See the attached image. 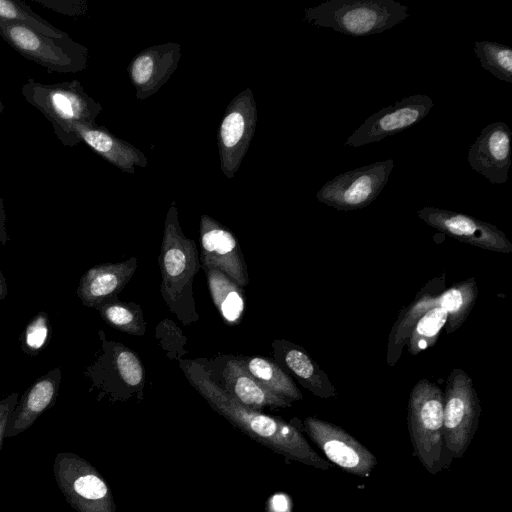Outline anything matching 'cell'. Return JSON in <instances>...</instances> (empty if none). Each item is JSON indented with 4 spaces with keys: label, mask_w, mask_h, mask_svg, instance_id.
<instances>
[{
    "label": "cell",
    "mask_w": 512,
    "mask_h": 512,
    "mask_svg": "<svg viewBox=\"0 0 512 512\" xmlns=\"http://www.w3.org/2000/svg\"><path fill=\"white\" fill-rule=\"evenodd\" d=\"M182 363L185 376L210 407L252 440L291 461L320 470L333 468L334 465L311 447L295 425L240 404L212 380L201 364L194 361Z\"/></svg>",
    "instance_id": "1"
},
{
    "label": "cell",
    "mask_w": 512,
    "mask_h": 512,
    "mask_svg": "<svg viewBox=\"0 0 512 512\" xmlns=\"http://www.w3.org/2000/svg\"><path fill=\"white\" fill-rule=\"evenodd\" d=\"M159 264L161 293L169 309L184 325L197 321L192 283L200 268V259L195 242L182 232L175 202L167 212Z\"/></svg>",
    "instance_id": "2"
},
{
    "label": "cell",
    "mask_w": 512,
    "mask_h": 512,
    "mask_svg": "<svg viewBox=\"0 0 512 512\" xmlns=\"http://www.w3.org/2000/svg\"><path fill=\"white\" fill-rule=\"evenodd\" d=\"M21 91L25 100L51 122L56 137L65 146L80 144L73 127L95 125L102 111L100 103L84 91L78 80L43 84L29 78Z\"/></svg>",
    "instance_id": "3"
},
{
    "label": "cell",
    "mask_w": 512,
    "mask_h": 512,
    "mask_svg": "<svg viewBox=\"0 0 512 512\" xmlns=\"http://www.w3.org/2000/svg\"><path fill=\"white\" fill-rule=\"evenodd\" d=\"M408 6L394 0H327L304 10V20L361 37L382 33L409 17Z\"/></svg>",
    "instance_id": "4"
},
{
    "label": "cell",
    "mask_w": 512,
    "mask_h": 512,
    "mask_svg": "<svg viewBox=\"0 0 512 512\" xmlns=\"http://www.w3.org/2000/svg\"><path fill=\"white\" fill-rule=\"evenodd\" d=\"M407 424L414 456L426 471L436 475L446 468L443 431V391L428 379L419 380L408 401Z\"/></svg>",
    "instance_id": "5"
},
{
    "label": "cell",
    "mask_w": 512,
    "mask_h": 512,
    "mask_svg": "<svg viewBox=\"0 0 512 512\" xmlns=\"http://www.w3.org/2000/svg\"><path fill=\"white\" fill-rule=\"evenodd\" d=\"M480 414L472 378L464 370L454 368L443 393L444 444L449 459L464 456L477 431Z\"/></svg>",
    "instance_id": "6"
},
{
    "label": "cell",
    "mask_w": 512,
    "mask_h": 512,
    "mask_svg": "<svg viewBox=\"0 0 512 512\" xmlns=\"http://www.w3.org/2000/svg\"><path fill=\"white\" fill-rule=\"evenodd\" d=\"M0 36L21 56L45 67L49 73H77L88 65V48L70 37L51 38L3 20H0Z\"/></svg>",
    "instance_id": "7"
},
{
    "label": "cell",
    "mask_w": 512,
    "mask_h": 512,
    "mask_svg": "<svg viewBox=\"0 0 512 512\" xmlns=\"http://www.w3.org/2000/svg\"><path fill=\"white\" fill-rule=\"evenodd\" d=\"M53 473L66 501L77 512H117L109 485L81 456L71 452L56 454Z\"/></svg>",
    "instance_id": "8"
},
{
    "label": "cell",
    "mask_w": 512,
    "mask_h": 512,
    "mask_svg": "<svg viewBox=\"0 0 512 512\" xmlns=\"http://www.w3.org/2000/svg\"><path fill=\"white\" fill-rule=\"evenodd\" d=\"M393 167L394 160L388 159L341 173L326 182L316 198L339 211L364 208L381 193Z\"/></svg>",
    "instance_id": "9"
},
{
    "label": "cell",
    "mask_w": 512,
    "mask_h": 512,
    "mask_svg": "<svg viewBox=\"0 0 512 512\" xmlns=\"http://www.w3.org/2000/svg\"><path fill=\"white\" fill-rule=\"evenodd\" d=\"M302 429L327 461L349 474L366 478L377 465L376 456L338 425L309 416L304 419Z\"/></svg>",
    "instance_id": "10"
},
{
    "label": "cell",
    "mask_w": 512,
    "mask_h": 512,
    "mask_svg": "<svg viewBox=\"0 0 512 512\" xmlns=\"http://www.w3.org/2000/svg\"><path fill=\"white\" fill-rule=\"evenodd\" d=\"M256 120V103L247 88L230 102L219 127L220 167L227 178L238 171L253 138Z\"/></svg>",
    "instance_id": "11"
},
{
    "label": "cell",
    "mask_w": 512,
    "mask_h": 512,
    "mask_svg": "<svg viewBox=\"0 0 512 512\" xmlns=\"http://www.w3.org/2000/svg\"><path fill=\"white\" fill-rule=\"evenodd\" d=\"M434 106L422 94L405 97L369 116L346 140V147H360L378 142L406 130L423 120Z\"/></svg>",
    "instance_id": "12"
},
{
    "label": "cell",
    "mask_w": 512,
    "mask_h": 512,
    "mask_svg": "<svg viewBox=\"0 0 512 512\" xmlns=\"http://www.w3.org/2000/svg\"><path fill=\"white\" fill-rule=\"evenodd\" d=\"M417 217L461 242L499 253H511L512 243L496 226L472 216L436 207H423Z\"/></svg>",
    "instance_id": "13"
},
{
    "label": "cell",
    "mask_w": 512,
    "mask_h": 512,
    "mask_svg": "<svg viewBox=\"0 0 512 512\" xmlns=\"http://www.w3.org/2000/svg\"><path fill=\"white\" fill-rule=\"evenodd\" d=\"M200 262L204 269L226 274L241 288L248 284L246 264L233 234L208 215L200 221Z\"/></svg>",
    "instance_id": "14"
},
{
    "label": "cell",
    "mask_w": 512,
    "mask_h": 512,
    "mask_svg": "<svg viewBox=\"0 0 512 512\" xmlns=\"http://www.w3.org/2000/svg\"><path fill=\"white\" fill-rule=\"evenodd\" d=\"M512 132L504 122H493L482 129L470 145L467 161L491 184H504L512 164Z\"/></svg>",
    "instance_id": "15"
},
{
    "label": "cell",
    "mask_w": 512,
    "mask_h": 512,
    "mask_svg": "<svg viewBox=\"0 0 512 512\" xmlns=\"http://www.w3.org/2000/svg\"><path fill=\"white\" fill-rule=\"evenodd\" d=\"M181 47L177 43H165L140 52L129 64L128 72L136 88V98L152 96L167 82L177 68Z\"/></svg>",
    "instance_id": "16"
},
{
    "label": "cell",
    "mask_w": 512,
    "mask_h": 512,
    "mask_svg": "<svg viewBox=\"0 0 512 512\" xmlns=\"http://www.w3.org/2000/svg\"><path fill=\"white\" fill-rule=\"evenodd\" d=\"M137 267V260L130 258L120 263H105L91 267L81 277L76 294L86 307L116 300Z\"/></svg>",
    "instance_id": "17"
},
{
    "label": "cell",
    "mask_w": 512,
    "mask_h": 512,
    "mask_svg": "<svg viewBox=\"0 0 512 512\" xmlns=\"http://www.w3.org/2000/svg\"><path fill=\"white\" fill-rule=\"evenodd\" d=\"M61 370L54 368L39 377L23 394L10 413L4 437H14L27 430L36 419L53 406L58 396Z\"/></svg>",
    "instance_id": "18"
},
{
    "label": "cell",
    "mask_w": 512,
    "mask_h": 512,
    "mask_svg": "<svg viewBox=\"0 0 512 512\" xmlns=\"http://www.w3.org/2000/svg\"><path fill=\"white\" fill-rule=\"evenodd\" d=\"M73 131L80 143L84 142L123 172L134 173L135 166L146 167L148 164L142 151L113 135L103 126L76 124Z\"/></svg>",
    "instance_id": "19"
},
{
    "label": "cell",
    "mask_w": 512,
    "mask_h": 512,
    "mask_svg": "<svg viewBox=\"0 0 512 512\" xmlns=\"http://www.w3.org/2000/svg\"><path fill=\"white\" fill-rule=\"evenodd\" d=\"M226 391L240 404L260 411L264 407L286 408L291 401L281 397L252 376L242 361L232 359L223 371Z\"/></svg>",
    "instance_id": "20"
},
{
    "label": "cell",
    "mask_w": 512,
    "mask_h": 512,
    "mask_svg": "<svg viewBox=\"0 0 512 512\" xmlns=\"http://www.w3.org/2000/svg\"><path fill=\"white\" fill-rule=\"evenodd\" d=\"M434 292L427 291V286L423 287L415 300L399 313L388 338L386 356L389 366H394L398 362L411 330L419 318L429 309L438 306L439 294Z\"/></svg>",
    "instance_id": "21"
},
{
    "label": "cell",
    "mask_w": 512,
    "mask_h": 512,
    "mask_svg": "<svg viewBox=\"0 0 512 512\" xmlns=\"http://www.w3.org/2000/svg\"><path fill=\"white\" fill-rule=\"evenodd\" d=\"M283 361L302 385L314 395L323 399L337 396V391L327 374L300 347L288 344L283 353Z\"/></svg>",
    "instance_id": "22"
},
{
    "label": "cell",
    "mask_w": 512,
    "mask_h": 512,
    "mask_svg": "<svg viewBox=\"0 0 512 512\" xmlns=\"http://www.w3.org/2000/svg\"><path fill=\"white\" fill-rule=\"evenodd\" d=\"M205 272L210 294L219 314L227 324H238L245 310L242 288L219 270L205 269Z\"/></svg>",
    "instance_id": "23"
},
{
    "label": "cell",
    "mask_w": 512,
    "mask_h": 512,
    "mask_svg": "<svg viewBox=\"0 0 512 512\" xmlns=\"http://www.w3.org/2000/svg\"><path fill=\"white\" fill-rule=\"evenodd\" d=\"M478 296L474 278L470 277L442 292L438 296V306L447 312L446 332L453 333L466 320Z\"/></svg>",
    "instance_id": "24"
},
{
    "label": "cell",
    "mask_w": 512,
    "mask_h": 512,
    "mask_svg": "<svg viewBox=\"0 0 512 512\" xmlns=\"http://www.w3.org/2000/svg\"><path fill=\"white\" fill-rule=\"evenodd\" d=\"M243 365L252 376L275 394L290 401L302 399L301 392L291 378L272 361L253 357Z\"/></svg>",
    "instance_id": "25"
},
{
    "label": "cell",
    "mask_w": 512,
    "mask_h": 512,
    "mask_svg": "<svg viewBox=\"0 0 512 512\" xmlns=\"http://www.w3.org/2000/svg\"><path fill=\"white\" fill-rule=\"evenodd\" d=\"M0 20L26 26L51 38H69L66 32L51 25L23 1L0 0Z\"/></svg>",
    "instance_id": "26"
},
{
    "label": "cell",
    "mask_w": 512,
    "mask_h": 512,
    "mask_svg": "<svg viewBox=\"0 0 512 512\" xmlns=\"http://www.w3.org/2000/svg\"><path fill=\"white\" fill-rule=\"evenodd\" d=\"M447 321V312L435 306L425 312L415 323L406 342L413 356L433 346Z\"/></svg>",
    "instance_id": "27"
},
{
    "label": "cell",
    "mask_w": 512,
    "mask_h": 512,
    "mask_svg": "<svg viewBox=\"0 0 512 512\" xmlns=\"http://www.w3.org/2000/svg\"><path fill=\"white\" fill-rule=\"evenodd\" d=\"M95 309L110 326L119 331L132 335L144 333L145 324L141 309L134 304L120 302L116 299L104 302Z\"/></svg>",
    "instance_id": "28"
},
{
    "label": "cell",
    "mask_w": 512,
    "mask_h": 512,
    "mask_svg": "<svg viewBox=\"0 0 512 512\" xmlns=\"http://www.w3.org/2000/svg\"><path fill=\"white\" fill-rule=\"evenodd\" d=\"M480 66L499 80L512 83V49L509 46L484 40L474 43Z\"/></svg>",
    "instance_id": "29"
},
{
    "label": "cell",
    "mask_w": 512,
    "mask_h": 512,
    "mask_svg": "<svg viewBox=\"0 0 512 512\" xmlns=\"http://www.w3.org/2000/svg\"><path fill=\"white\" fill-rule=\"evenodd\" d=\"M51 324L45 311L37 313L21 335V348L29 356H36L46 348L51 337Z\"/></svg>",
    "instance_id": "30"
},
{
    "label": "cell",
    "mask_w": 512,
    "mask_h": 512,
    "mask_svg": "<svg viewBox=\"0 0 512 512\" xmlns=\"http://www.w3.org/2000/svg\"><path fill=\"white\" fill-rule=\"evenodd\" d=\"M115 368L121 379L129 386L135 387L143 380V368L138 357L126 347L116 344L113 347Z\"/></svg>",
    "instance_id": "31"
},
{
    "label": "cell",
    "mask_w": 512,
    "mask_h": 512,
    "mask_svg": "<svg viewBox=\"0 0 512 512\" xmlns=\"http://www.w3.org/2000/svg\"><path fill=\"white\" fill-rule=\"evenodd\" d=\"M33 2L71 17H79L87 12V3L84 0H33Z\"/></svg>",
    "instance_id": "32"
},
{
    "label": "cell",
    "mask_w": 512,
    "mask_h": 512,
    "mask_svg": "<svg viewBox=\"0 0 512 512\" xmlns=\"http://www.w3.org/2000/svg\"><path fill=\"white\" fill-rule=\"evenodd\" d=\"M18 393H11L0 400V421L15 408L18 402Z\"/></svg>",
    "instance_id": "33"
},
{
    "label": "cell",
    "mask_w": 512,
    "mask_h": 512,
    "mask_svg": "<svg viewBox=\"0 0 512 512\" xmlns=\"http://www.w3.org/2000/svg\"><path fill=\"white\" fill-rule=\"evenodd\" d=\"M10 240L6 230V213L4 210L3 199L0 196V243L6 245Z\"/></svg>",
    "instance_id": "34"
},
{
    "label": "cell",
    "mask_w": 512,
    "mask_h": 512,
    "mask_svg": "<svg viewBox=\"0 0 512 512\" xmlns=\"http://www.w3.org/2000/svg\"><path fill=\"white\" fill-rule=\"evenodd\" d=\"M8 295V286L6 279L0 269V300H4Z\"/></svg>",
    "instance_id": "35"
},
{
    "label": "cell",
    "mask_w": 512,
    "mask_h": 512,
    "mask_svg": "<svg viewBox=\"0 0 512 512\" xmlns=\"http://www.w3.org/2000/svg\"><path fill=\"white\" fill-rule=\"evenodd\" d=\"M9 415H6L1 421H0V447L2 445V442H3V439H4V435H5V431H6V426H7V422H8V418H9Z\"/></svg>",
    "instance_id": "36"
},
{
    "label": "cell",
    "mask_w": 512,
    "mask_h": 512,
    "mask_svg": "<svg viewBox=\"0 0 512 512\" xmlns=\"http://www.w3.org/2000/svg\"><path fill=\"white\" fill-rule=\"evenodd\" d=\"M3 110H4V105H3V102H2V100L0 98V120H1V115H2Z\"/></svg>",
    "instance_id": "37"
}]
</instances>
